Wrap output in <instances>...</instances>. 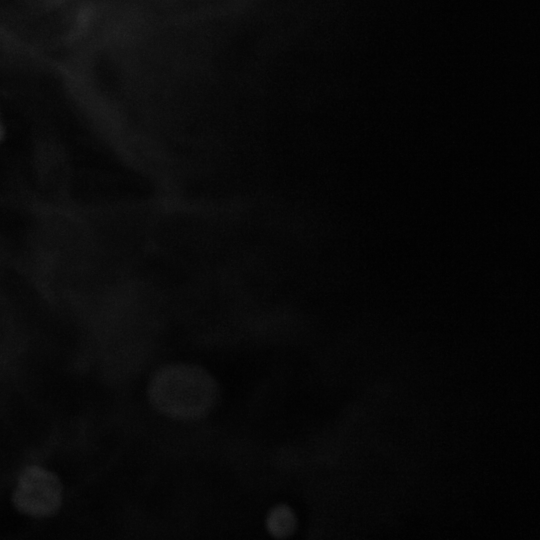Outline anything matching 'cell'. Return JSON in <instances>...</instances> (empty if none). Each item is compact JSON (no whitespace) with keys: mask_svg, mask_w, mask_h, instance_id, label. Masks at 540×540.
I'll return each mask as SVG.
<instances>
[{"mask_svg":"<svg viewBox=\"0 0 540 540\" xmlns=\"http://www.w3.org/2000/svg\"><path fill=\"white\" fill-rule=\"evenodd\" d=\"M64 501V486L52 470L31 464L19 473L11 494L13 507L24 516L44 519L55 516Z\"/></svg>","mask_w":540,"mask_h":540,"instance_id":"2","label":"cell"},{"mask_svg":"<svg viewBox=\"0 0 540 540\" xmlns=\"http://www.w3.org/2000/svg\"><path fill=\"white\" fill-rule=\"evenodd\" d=\"M149 405L175 421H194L211 409L216 396L214 380L200 366L187 362L167 363L157 368L146 387Z\"/></svg>","mask_w":540,"mask_h":540,"instance_id":"1","label":"cell"}]
</instances>
